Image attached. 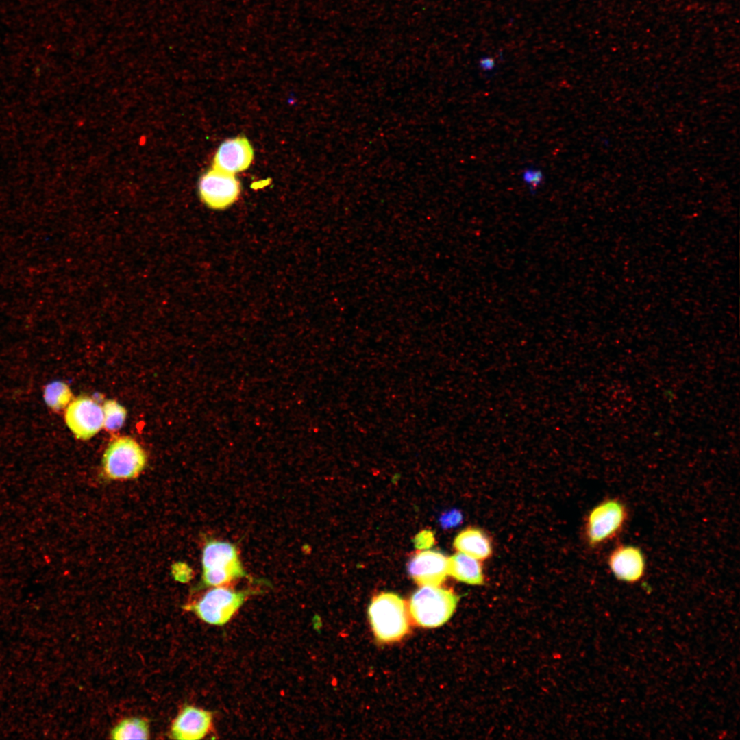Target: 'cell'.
Segmentation results:
<instances>
[{"instance_id":"10","label":"cell","mask_w":740,"mask_h":740,"mask_svg":"<svg viewBox=\"0 0 740 740\" xmlns=\"http://www.w3.org/2000/svg\"><path fill=\"white\" fill-rule=\"evenodd\" d=\"M608 567L619 581L626 583L639 582L645 575L646 561L641 550L633 545H620L610 554Z\"/></svg>"},{"instance_id":"14","label":"cell","mask_w":740,"mask_h":740,"mask_svg":"<svg viewBox=\"0 0 740 740\" xmlns=\"http://www.w3.org/2000/svg\"><path fill=\"white\" fill-rule=\"evenodd\" d=\"M449 575L460 582L472 585H482L484 582L480 560L461 552L449 558Z\"/></svg>"},{"instance_id":"11","label":"cell","mask_w":740,"mask_h":740,"mask_svg":"<svg viewBox=\"0 0 740 740\" xmlns=\"http://www.w3.org/2000/svg\"><path fill=\"white\" fill-rule=\"evenodd\" d=\"M212 724L210 712L193 706H186L171 725V737L179 740L201 739L208 733Z\"/></svg>"},{"instance_id":"4","label":"cell","mask_w":740,"mask_h":740,"mask_svg":"<svg viewBox=\"0 0 740 740\" xmlns=\"http://www.w3.org/2000/svg\"><path fill=\"white\" fill-rule=\"evenodd\" d=\"M252 591H235L224 586L214 587L186 609L195 613L204 621L217 626L226 624L253 593Z\"/></svg>"},{"instance_id":"16","label":"cell","mask_w":740,"mask_h":740,"mask_svg":"<svg viewBox=\"0 0 740 740\" xmlns=\"http://www.w3.org/2000/svg\"><path fill=\"white\" fill-rule=\"evenodd\" d=\"M43 398L45 404L55 411L66 408L73 399L69 386L61 381H54L46 385Z\"/></svg>"},{"instance_id":"21","label":"cell","mask_w":740,"mask_h":740,"mask_svg":"<svg viewBox=\"0 0 740 740\" xmlns=\"http://www.w3.org/2000/svg\"><path fill=\"white\" fill-rule=\"evenodd\" d=\"M480 66L483 71H491L495 66V61L490 58H482L480 62Z\"/></svg>"},{"instance_id":"3","label":"cell","mask_w":740,"mask_h":740,"mask_svg":"<svg viewBox=\"0 0 740 740\" xmlns=\"http://www.w3.org/2000/svg\"><path fill=\"white\" fill-rule=\"evenodd\" d=\"M459 597L439 586H421L411 596L408 612L414 622L423 628H435L452 617Z\"/></svg>"},{"instance_id":"8","label":"cell","mask_w":740,"mask_h":740,"mask_svg":"<svg viewBox=\"0 0 740 740\" xmlns=\"http://www.w3.org/2000/svg\"><path fill=\"white\" fill-rule=\"evenodd\" d=\"M64 419L74 436L82 440L95 436L103 426L102 407L85 395L71 400L66 408Z\"/></svg>"},{"instance_id":"6","label":"cell","mask_w":740,"mask_h":740,"mask_svg":"<svg viewBox=\"0 0 740 740\" xmlns=\"http://www.w3.org/2000/svg\"><path fill=\"white\" fill-rule=\"evenodd\" d=\"M626 505L619 499L604 500L589 513L586 523V535L591 545H597L615 538L628 519Z\"/></svg>"},{"instance_id":"19","label":"cell","mask_w":740,"mask_h":740,"mask_svg":"<svg viewBox=\"0 0 740 740\" xmlns=\"http://www.w3.org/2000/svg\"><path fill=\"white\" fill-rule=\"evenodd\" d=\"M463 520L460 510L452 509L443 513L439 518V522L443 528H450L458 526Z\"/></svg>"},{"instance_id":"2","label":"cell","mask_w":740,"mask_h":740,"mask_svg":"<svg viewBox=\"0 0 740 740\" xmlns=\"http://www.w3.org/2000/svg\"><path fill=\"white\" fill-rule=\"evenodd\" d=\"M200 588L220 587L242 578H249L239 559L236 546L229 542L209 540L202 552Z\"/></svg>"},{"instance_id":"17","label":"cell","mask_w":740,"mask_h":740,"mask_svg":"<svg viewBox=\"0 0 740 740\" xmlns=\"http://www.w3.org/2000/svg\"><path fill=\"white\" fill-rule=\"evenodd\" d=\"M103 426L108 431L120 429L125 420L127 412L125 408L114 400H106L102 407Z\"/></svg>"},{"instance_id":"5","label":"cell","mask_w":740,"mask_h":740,"mask_svg":"<svg viewBox=\"0 0 740 740\" xmlns=\"http://www.w3.org/2000/svg\"><path fill=\"white\" fill-rule=\"evenodd\" d=\"M147 461L145 451L129 436L114 439L106 448L103 457L105 475L112 480H127L138 476Z\"/></svg>"},{"instance_id":"1","label":"cell","mask_w":740,"mask_h":740,"mask_svg":"<svg viewBox=\"0 0 740 740\" xmlns=\"http://www.w3.org/2000/svg\"><path fill=\"white\" fill-rule=\"evenodd\" d=\"M368 615L373 634L380 642L398 641L409 631L407 606L396 593L384 592L375 596L369 606Z\"/></svg>"},{"instance_id":"9","label":"cell","mask_w":740,"mask_h":740,"mask_svg":"<svg viewBox=\"0 0 740 740\" xmlns=\"http://www.w3.org/2000/svg\"><path fill=\"white\" fill-rule=\"evenodd\" d=\"M408 571L420 586H439L449 575V558L437 550H423L410 558Z\"/></svg>"},{"instance_id":"18","label":"cell","mask_w":740,"mask_h":740,"mask_svg":"<svg viewBox=\"0 0 740 740\" xmlns=\"http://www.w3.org/2000/svg\"><path fill=\"white\" fill-rule=\"evenodd\" d=\"M521 180L528 186L531 194H534L537 188L542 185L545 180V175L542 170L534 166H530L523 169L521 173Z\"/></svg>"},{"instance_id":"7","label":"cell","mask_w":740,"mask_h":740,"mask_svg":"<svg viewBox=\"0 0 740 740\" xmlns=\"http://www.w3.org/2000/svg\"><path fill=\"white\" fill-rule=\"evenodd\" d=\"M198 188L202 202L214 210L228 208L241 193V184L234 174L213 167L201 177Z\"/></svg>"},{"instance_id":"13","label":"cell","mask_w":740,"mask_h":740,"mask_svg":"<svg viewBox=\"0 0 740 740\" xmlns=\"http://www.w3.org/2000/svg\"><path fill=\"white\" fill-rule=\"evenodd\" d=\"M454 547L461 553L478 560H484L492 554L491 539L482 530L469 527L462 530L454 539Z\"/></svg>"},{"instance_id":"20","label":"cell","mask_w":740,"mask_h":740,"mask_svg":"<svg viewBox=\"0 0 740 740\" xmlns=\"http://www.w3.org/2000/svg\"><path fill=\"white\" fill-rule=\"evenodd\" d=\"M415 545L419 549H426L434 543V536L431 531L423 530L415 538Z\"/></svg>"},{"instance_id":"12","label":"cell","mask_w":740,"mask_h":740,"mask_svg":"<svg viewBox=\"0 0 740 740\" xmlns=\"http://www.w3.org/2000/svg\"><path fill=\"white\" fill-rule=\"evenodd\" d=\"M254 151L249 140L238 137L223 142L213 159V168L235 174L246 170L251 164Z\"/></svg>"},{"instance_id":"15","label":"cell","mask_w":740,"mask_h":740,"mask_svg":"<svg viewBox=\"0 0 740 740\" xmlns=\"http://www.w3.org/2000/svg\"><path fill=\"white\" fill-rule=\"evenodd\" d=\"M149 735L147 722L137 717L123 719L110 732V738L116 740L147 739Z\"/></svg>"}]
</instances>
